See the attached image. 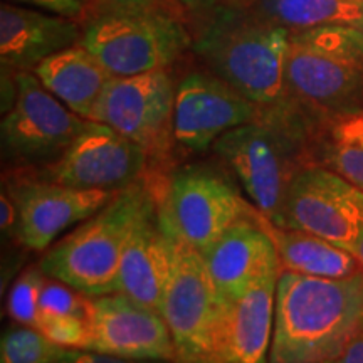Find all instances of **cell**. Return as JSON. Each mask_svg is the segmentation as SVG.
Here are the masks:
<instances>
[{
	"label": "cell",
	"mask_w": 363,
	"mask_h": 363,
	"mask_svg": "<svg viewBox=\"0 0 363 363\" xmlns=\"http://www.w3.org/2000/svg\"><path fill=\"white\" fill-rule=\"evenodd\" d=\"M363 272L326 279L281 271L267 363H328L362 331Z\"/></svg>",
	"instance_id": "6da1fadb"
},
{
	"label": "cell",
	"mask_w": 363,
	"mask_h": 363,
	"mask_svg": "<svg viewBox=\"0 0 363 363\" xmlns=\"http://www.w3.org/2000/svg\"><path fill=\"white\" fill-rule=\"evenodd\" d=\"M289 33L257 19L240 6L217 9L194 40V51L212 74L242 96L274 108L286 93V56Z\"/></svg>",
	"instance_id": "7a4b0ae2"
},
{
	"label": "cell",
	"mask_w": 363,
	"mask_h": 363,
	"mask_svg": "<svg viewBox=\"0 0 363 363\" xmlns=\"http://www.w3.org/2000/svg\"><path fill=\"white\" fill-rule=\"evenodd\" d=\"M155 206L142 182L118 190L101 211L48 249L40 271L89 298L118 293L126 240L136 222Z\"/></svg>",
	"instance_id": "3957f363"
},
{
	"label": "cell",
	"mask_w": 363,
	"mask_h": 363,
	"mask_svg": "<svg viewBox=\"0 0 363 363\" xmlns=\"http://www.w3.org/2000/svg\"><path fill=\"white\" fill-rule=\"evenodd\" d=\"M174 267L162 316L175 347V363H219L230 305L217 291L201 251L174 240Z\"/></svg>",
	"instance_id": "277c9868"
},
{
	"label": "cell",
	"mask_w": 363,
	"mask_h": 363,
	"mask_svg": "<svg viewBox=\"0 0 363 363\" xmlns=\"http://www.w3.org/2000/svg\"><path fill=\"white\" fill-rule=\"evenodd\" d=\"M269 110L261 120L219 136L214 152L234 172L257 212L281 225L286 192L299 169H293L294 136L286 118Z\"/></svg>",
	"instance_id": "5b68a950"
},
{
	"label": "cell",
	"mask_w": 363,
	"mask_h": 363,
	"mask_svg": "<svg viewBox=\"0 0 363 363\" xmlns=\"http://www.w3.org/2000/svg\"><path fill=\"white\" fill-rule=\"evenodd\" d=\"M155 201L162 229L201 252L254 212L220 174L195 165L177 170Z\"/></svg>",
	"instance_id": "8992f818"
},
{
	"label": "cell",
	"mask_w": 363,
	"mask_h": 363,
	"mask_svg": "<svg viewBox=\"0 0 363 363\" xmlns=\"http://www.w3.org/2000/svg\"><path fill=\"white\" fill-rule=\"evenodd\" d=\"M79 44L113 76H135L165 69L189 48L190 38L174 17L148 9L98 16Z\"/></svg>",
	"instance_id": "52a82bcc"
},
{
	"label": "cell",
	"mask_w": 363,
	"mask_h": 363,
	"mask_svg": "<svg viewBox=\"0 0 363 363\" xmlns=\"http://www.w3.org/2000/svg\"><path fill=\"white\" fill-rule=\"evenodd\" d=\"M355 254L363 233V190L325 167H303L289 182L281 225Z\"/></svg>",
	"instance_id": "ba28073f"
},
{
	"label": "cell",
	"mask_w": 363,
	"mask_h": 363,
	"mask_svg": "<svg viewBox=\"0 0 363 363\" xmlns=\"http://www.w3.org/2000/svg\"><path fill=\"white\" fill-rule=\"evenodd\" d=\"M89 120L71 111L35 74L19 71L11 110L2 120V147L17 162L54 163Z\"/></svg>",
	"instance_id": "9c48e42d"
},
{
	"label": "cell",
	"mask_w": 363,
	"mask_h": 363,
	"mask_svg": "<svg viewBox=\"0 0 363 363\" xmlns=\"http://www.w3.org/2000/svg\"><path fill=\"white\" fill-rule=\"evenodd\" d=\"M175 84L165 69L113 76L91 121L110 126L152 153L167 142L174 126Z\"/></svg>",
	"instance_id": "30bf717a"
},
{
	"label": "cell",
	"mask_w": 363,
	"mask_h": 363,
	"mask_svg": "<svg viewBox=\"0 0 363 363\" xmlns=\"http://www.w3.org/2000/svg\"><path fill=\"white\" fill-rule=\"evenodd\" d=\"M148 152L110 126L88 121L61 158L51 163L44 179L76 189L118 192L140 182Z\"/></svg>",
	"instance_id": "8fae6325"
},
{
	"label": "cell",
	"mask_w": 363,
	"mask_h": 363,
	"mask_svg": "<svg viewBox=\"0 0 363 363\" xmlns=\"http://www.w3.org/2000/svg\"><path fill=\"white\" fill-rule=\"evenodd\" d=\"M262 113L264 108L216 74L195 71L177 88L172 130L180 145L202 152L229 130L261 120Z\"/></svg>",
	"instance_id": "7c38bea8"
},
{
	"label": "cell",
	"mask_w": 363,
	"mask_h": 363,
	"mask_svg": "<svg viewBox=\"0 0 363 363\" xmlns=\"http://www.w3.org/2000/svg\"><path fill=\"white\" fill-rule=\"evenodd\" d=\"M88 323L86 350L131 360L175 363L174 340L163 316L123 293L91 296Z\"/></svg>",
	"instance_id": "4fadbf2b"
},
{
	"label": "cell",
	"mask_w": 363,
	"mask_h": 363,
	"mask_svg": "<svg viewBox=\"0 0 363 363\" xmlns=\"http://www.w3.org/2000/svg\"><path fill=\"white\" fill-rule=\"evenodd\" d=\"M116 192L76 189L51 180H19L9 189L17 206L16 233L19 242L44 251L65 230L84 222L106 206Z\"/></svg>",
	"instance_id": "5bb4252c"
},
{
	"label": "cell",
	"mask_w": 363,
	"mask_h": 363,
	"mask_svg": "<svg viewBox=\"0 0 363 363\" xmlns=\"http://www.w3.org/2000/svg\"><path fill=\"white\" fill-rule=\"evenodd\" d=\"M286 91L308 106L347 118L363 113V61L326 54L289 39Z\"/></svg>",
	"instance_id": "9a60e30c"
},
{
	"label": "cell",
	"mask_w": 363,
	"mask_h": 363,
	"mask_svg": "<svg viewBox=\"0 0 363 363\" xmlns=\"http://www.w3.org/2000/svg\"><path fill=\"white\" fill-rule=\"evenodd\" d=\"M201 254L217 291L229 305L242 298L262 276L283 271L274 242L257 212L251 219H239Z\"/></svg>",
	"instance_id": "2e32d148"
},
{
	"label": "cell",
	"mask_w": 363,
	"mask_h": 363,
	"mask_svg": "<svg viewBox=\"0 0 363 363\" xmlns=\"http://www.w3.org/2000/svg\"><path fill=\"white\" fill-rule=\"evenodd\" d=\"M81 35L79 26L67 17L11 2L0 6V61L7 69H34L76 45Z\"/></svg>",
	"instance_id": "e0dca14e"
},
{
	"label": "cell",
	"mask_w": 363,
	"mask_h": 363,
	"mask_svg": "<svg viewBox=\"0 0 363 363\" xmlns=\"http://www.w3.org/2000/svg\"><path fill=\"white\" fill-rule=\"evenodd\" d=\"M174 239L158 222L157 206L150 208L136 222L125 244L118 293L160 313L163 293L174 267Z\"/></svg>",
	"instance_id": "ac0fdd59"
},
{
	"label": "cell",
	"mask_w": 363,
	"mask_h": 363,
	"mask_svg": "<svg viewBox=\"0 0 363 363\" xmlns=\"http://www.w3.org/2000/svg\"><path fill=\"white\" fill-rule=\"evenodd\" d=\"M281 271L257 279L229 308L219 363H267Z\"/></svg>",
	"instance_id": "d6986e66"
},
{
	"label": "cell",
	"mask_w": 363,
	"mask_h": 363,
	"mask_svg": "<svg viewBox=\"0 0 363 363\" xmlns=\"http://www.w3.org/2000/svg\"><path fill=\"white\" fill-rule=\"evenodd\" d=\"M34 74L57 99L84 120H91L113 74L84 45H71L44 59Z\"/></svg>",
	"instance_id": "ffe728a7"
},
{
	"label": "cell",
	"mask_w": 363,
	"mask_h": 363,
	"mask_svg": "<svg viewBox=\"0 0 363 363\" xmlns=\"http://www.w3.org/2000/svg\"><path fill=\"white\" fill-rule=\"evenodd\" d=\"M257 216L274 242L283 271L326 279L352 278L363 272L360 261L347 249L303 230L274 225L259 212Z\"/></svg>",
	"instance_id": "44dd1931"
},
{
	"label": "cell",
	"mask_w": 363,
	"mask_h": 363,
	"mask_svg": "<svg viewBox=\"0 0 363 363\" xmlns=\"http://www.w3.org/2000/svg\"><path fill=\"white\" fill-rule=\"evenodd\" d=\"M235 6L289 33L363 24V6L358 0H238Z\"/></svg>",
	"instance_id": "7402d4cb"
},
{
	"label": "cell",
	"mask_w": 363,
	"mask_h": 363,
	"mask_svg": "<svg viewBox=\"0 0 363 363\" xmlns=\"http://www.w3.org/2000/svg\"><path fill=\"white\" fill-rule=\"evenodd\" d=\"M62 350L38 328L16 326L4 333L0 363H56Z\"/></svg>",
	"instance_id": "603a6c76"
},
{
	"label": "cell",
	"mask_w": 363,
	"mask_h": 363,
	"mask_svg": "<svg viewBox=\"0 0 363 363\" xmlns=\"http://www.w3.org/2000/svg\"><path fill=\"white\" fill-rule=\"evenodd\" d=\"M44 272L35 267L27 269L16 284L12 286L9 294V313L17 323L33 326L35 328L40 315V291H43L45 281Z\"/></svg>",
	"instance_id": "cb8c5ba5"
},
{
	"label": "cell",
	"mask_w": 363,
	"mask_h": 363,
	"mask_svg": "<svg viewBox=\"0 0 363 363\" xmlns=\"http://www.w3.org/2000/svg\"><path fill=\"white\" fill-rule=\"evenodd\" d=\"M35 328L62 348H86L89 340L88 318L40 313Z\"/></svg>",
	"instance_id": "d4e9b609"
},
{
	"label": "cell",
	"mask_w": 363,
	"mask_h": 363,
	"mask_svg": "<svg viewBox=\"0 0 363 363\" xmlns=\"http://www.w3.org/2000/svg\"><path fill=\"white\" fill-rule=\"evenodd\" d=\"M71 286L54 279L44 284L40 291V313L88 318V299L79 298Z\"/></svg>",
	"instance_id": "484cf974"
},
{
	"label": "cell",
	"mask_w": 363,
	"mask_h": 363,
	"mask_svg": "<svg viewBox=\"0 0 363 363\" xmlns=\"http://www.w3.org/2000/svg\"><path fill=\"white\" fill-rule=\"evenodd\" d=\"M325 160L328 169L343 175L363 190V147L333 142L326 148Z\"/></svg>",
	"instance_id": "4316f807"
},
{
	"label": "cell",
	"mask_w": 363,
	"mask_h": 363,
	"mask_svg": "<svg viewBox=\"0 0 363 363\" xmlns=\"http://www.w3.org/2000/svg\"><path fill=\"white\" fill-rule=\"evenodd\" d=\"M56 363H172L167 360H131V358L108 355L86 348H65Z\"/></svg>",
	"instance_id": "83f0119b"
},
{
	"label": "cell",
	"mask_w": 363,
	"mask_h": 363,
	"mask_svg": "<svg viewBox=\"0 0 363 363\" xmlns=\"http://www.w3.org/2000/svg\"><path fill=\"white\" fill-rule=\"evenodd\" d=\"M7 2L74 19L84 12L86 0H7Z\"/></svg>",
	"instance_id": "f1b7e54d"
},
{
	"label": "cell",
	"mask_w": 363,
	"mask_h": 363,
	"mask_svg": "<svg viewBox=\"0 0 363 363\" xmlns=\"http://www.w3.org/2000/svg\"><path fill=\"white\" fill-rule=\"evenodd\" d=\"M333 142L363 147V113L347 118H340L331 131Z\"/></svg>",
	"instance_id": "f546056e"
},
{
	"label": "cell",
	"mask_w": 363,
	"mask_h": 363,
	"mask_svg": "<svg viewBox=\"0 0 363 363\" xmlns=\"http://www.w3.org/2000/svg\"><path fill=\"white\" fill-rule=\"evenodd\" d=\"M99 16L104 13H130L148 11L153 0H93Z\"/></svg>",
	"instance_id": "4dcf8cb0"
},
{
	"label": "cell",
	"mask_w": 363,
	"mask_h": 363,
	"mask_svg": "<svg viewBox=\"0 0 363 363\" xmlns=\"http://www.w3.org/2000/svg\"><path fill=\"white\" fill-rule=\"evenodd\" d=\"M328 363H363V331L353 337L347 347Z\"/></svg>",
	"instance_id": "1f68e13d"
},
{
	"label": "cell",
	"mask_w": 363,
	"mask_h": 363,
	"mask_svg": "<svg viewBox=\"0 0 363 363\" xmlns=\"http://www.w3.org/2000/svg\"><path fill=\"white\" fill-rule=\"evenodd\" d=\"M0 225H2V230L6 233V230H12L16 229V224H17V206L16 202L12 201L11 195L7 194H2V197H0Z\"/></svg>",
	"instance_id": "d6a6232c"
},
{
	"label": "cell",
	"mask_w": 363,
	"mask_h": 363,
	"mask_svg": "<svg viewBox=\"0 0 363 363\" xmlns=\"http://www.w3.org/2000/svg\"><path fill=\"white\" fill-rule=\"evenodd\" d=\"M180 2L184 4V6L195 9V7H201V6H208V4H214V2H217V0H180Z\"/></svg>",
	"instance_id": "836d02e7"
},
{
	"label": "cell",
	"mask_w": 363,
	"mask_h": 363,
	"mask_svg": "<svg viewBox=\"0 0 363 363\" xmlns=\"http://www.w3.org/2000/svg\"><path fill=\"white\" fill-rule=\"evenodd\" d=\"M355 256H357V259L360 261V264H362V267H363V233H362L360 239H358V242H357Z\"/></svg>",
	"instance_id": "e575fe53"
},
{
	"label": "cell",
	"mask_w": 363,
	"mask_h": 363,
	"mask_svg": "<svg viewBox=\"0 0 363 363\" xmlns=\"http://www.w3.org/2000/svg\"><path fill=\"white\" fill-rule=\"evenodd\" d=\"M362 331H363V310H362Z\"/></svg>",
	"instance_id": "d590c367"
},
{
	"label": "cell",
	"mask_w": 363,
	"mask_h": 363,
	"mask_svg": "<svg viewBox=\"0 0 363 363\" xmlns=\"http://www.w3.org/2000/svg\"><path fill=\"white\" fill-rule=\"evenodd\" d=\"M358 2H360V4H362V6H363V0H358Z\"/></svg>",
	"instance_id": "8d00e7d4"
},
{
	"label": "cell",
	"mask_w": 363,
	"mask_h": 363,
	"mask_svg": "<svg viewBox=\"0 0 363 363\" xmlns=\"http://www.w3.org/2000/svg\"><path fill=\"white\" fill-rule=\"evenodd\" d=\"M360 27H362V29H363V24H362V26H360Z\"/></svg>",
	"instance_id": "74e56055"
}]
</instances>
